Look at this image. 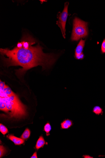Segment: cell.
Instances as JSON below:
<instances>
[{
  "label": "cell",
  "instance_id": "cell-3",
  "mask_svg": "<svg viewBox=\"0 0 105 158\" xmlns=\"http://www.w3.org/2000/svg\"><path fill=\"white\" fill-rule=\"evenodd\" d=\"M69 5V3L68 2L65 3L64 10L62 12H59L57 15L58 20L57 21L56 24L60 28L63 37L65 39L66 38V25L68 16Z\"/></svg>",
  "mask_w": 105,
  "mask_h": 158
},
{
  "label": "cell",
  "instance_id": "cell-18",
  "mask_svg": "<svg viewBox=\"0 0 105 158\" xmlns=\"http://www.w3.org/2000/svg\"><path fill=\"white\" fill-rule=\"evenodd\" d=\"M82 157L84 158H93V157H91L89 155H84L82 156Z\"/></svg>",
  "mask_w": 105,
  "mask_h": 158
},
{
  "label": "cell",
  "instance_id": "cell-15",
  "mask_svg": "<svg viewBox=\"0 0 105 158\" xmlns=\"http://www.w3.org/2000/svg\"><path fill=\"white\" fill-rule=\"evenodd\" d=\"M101 51L102 53H105V39H104L101 45Z\"/></svg>",
  "mask_w": 105,
  "mask_h": 158
},
{
  "label": "cell",
  "instance_id": "cell-20",
  "mask_svg": "<svg viewBox=\"0 0 105 158\" xmlns=\"http://www.w3.org/2000/svg\"></svg>",
  "mask_w": 105,
  "mask_h": 158
},
{
  "label": "cell",
  "instance_id": "cell-2",
  "mask_svg": "<svg viewBox=\"0 0 105 158\" xmlns=\"http://www.w3.org/2000/svg\"><path fill=\"white\" fill-rule=\"evenodd\" d=\"M88 23L76 17L73 20V29L71 37V40L77 41L88 35Z\"/></svg>",
  "mask_w": 105,
  "mask_h": 158
},
{
  "label": "cell",
  "instance_id": "cell-16",
  "mask_svg": "<svg viewBox=\"0 0 105 158\" xmlns=\"http://www.w3.org/2000/svg\"><path fill=\"white\" fill-rule=\"evenodd\" d=\"M70 127L73 125L72 121L69 119H67L64 121Z\"/></svg>",
  "mask_w": 105,
  "mask_h": 158
},
{
  "label": "cell",
  "instance_id": "cell-14",
  "mask_svg": "<svg viewBox=\"0 0 105 158\" xmlns=\"http://www.w3.org/2000/svg\"><path fill=\"white\" fill-rule=\"evenodd\" d=\"M61 125L62 128L64 129H67L70 128V127L66 124L64 121L61 123Z\"/></svg>",
  "mask_w": 105,
  "mask_h": 158
},
{
  "label": "cell",
  "instance_id": "cell-7",
  "mask_svg": "<svg viewBox=\"0 0 105 158\" xmlns=\"http://www.w3.org/2000/svg\"><path fill=\"white\" fill-rule=\"evenodd\" d=\"M45 144V142L42 136H41L39 139L37 141V143L36 145V149H38L42 148Z\"/></svg>",
  "mask_w": 105,
  "mask_h": 158
},
{
  "label": "cell",
  "instance_id": "cell-19",
  "mask_svg": "<svg viewBox=\"0 0 105 158\" xmlns=\"http://www.w3.org/2000/svg\"><path fill=\"white\" fill-rule=\"evenodd\" d=\"M104 156H105V155H99V156H98V157H104Z\"/></svg>",
  "mask_w": 105,
  "mask_h": 158
},
{
  "label": "cell",
  "instance_id": "cell-1",
  "mask_svg": "<svg viewBox=\"0 0 105 158\" xmlns=\"http://www.w3.org/2000/svg\"><path fill=\"white\" fill-rule=\"evenodd\" d=\"M35 40L28 34H24L21 42L12 50L0 49V52L7 58H3L5 66H20L22 68L17 70L18 75H22L30 69L40 65L43 69L50 68L57 59L58 56L53 53H45L39 44L33 46L36 43Z\"/></svg>",
  "mask_w": 105,
  "mask_h": 158
},
{
  "label": "cell",
  "instance_id": "cell-12",
  "mask_svg": "<svg viewBox=\"0 0 105 158\" xmlns=\"http://www.w3.org/2000/svg\"><path fill=\"white\" fill-rule=\"evenodd\" d=\"M0 131L3 135H5L8 132V130L7 128L2 124H0Z\"/></svg>",
  "mask_w": 105,
  "mask_h": 158
},
{
  "label": "cell",
  "instance_id": "cell-8",
  "mask_svg": "<svg viewBox=\"0 0 105 158\" xmlns=\"http://www.w3.org/2000/svg\"><path fill=\"white\" fill-rule=\"evenodd\" d=\"M0 110L3 111L5 112H8V111L7 109L6 104L2 99L0 98Z\"/></svg>",
  "mask_w": 105,
  "mask_h": 158
},
{
  "label": "cell",
  "instance_id": "cell-5",
  "mask_svg": "<svg viewBox=\"0 0 105 158\" xmlns=\"http://www.w3.org/2000/svg\"><path fill=\"white\" fill-rule=\"evenodd\" d=\"M7 137L16 145H19L23 144L24 142V140L21 138H18L12 135H8Z\"/></svg>",
  "mask_w": 105,
  "mask_h": 158
},
{
  "label": "cell",
  "instance_id": "cell-9",
  "mask_svg": "<svg viewBox=\"0 0 105 158\" xmlns=\"http://www.w3.org/2000/svg\"><path fill=\"white\" fill-rule=\"evenodd\" d=\"M93 112L95 114L99 115H102L103 113V109L99 106H95L93 108Z\"/></svg>",
  "mask_w": 105,
  "mask_h": 158
},
{
  "label": "cell",
  "instance_id": "cell-11",
  "mask_svg": "<svg viewBox=\"0 0 105 158\" xmlns=\"http://www.w3.org/2000/svg\"><path fill=\"white\" fill-rule=\"evenodd\" d=\"M44 130L46 133L47 136L50 135V132L51 130V127L50 123H47L45 125Z\"/></svg>",
  "mask_w": 105,
  "mask_h": 158
},
{
  "label": "cell",
  "instance_id": "cell-10",
  "mask_svg": "<svg viewBox=\"0 0 105 158\" xmlns=\"http://www.w3.org/2000/svg\"><path fill=\"white\" fill-rule=\"evenodd\" d=\"M30 131L27 128L24 131V133L21 136V138L24 140L28 138L30 135Z\"/></svg>",
  "mask_w": 105,
  "mask_h": 158
},
{
  "label": "cell",
  "instance_id": "cell-13",
  "mask_svg": "<svg viewBox=\"0 0 105 158\" xmlns=\"http://www.w3.org/2000/svg\"><path fill=\"white\" fill-rule=\"evenodd\" d=\"M6 152V149L5 147H3L2 145H1L0 146V157L1 158Z\"/></svg>",
  "mask_w": 105,
  "mask_h": 158
},
{
  "label": "cell",
  "instance_id": "cell-6",
  "mask_svg": "<svg viewBox=\"0 0 105 158\" xmlns=\"http://www.w3.org/2000/svg\"><path fill=\"white\" fill-rule=\"evenodd\" d=\"M0 89V91L2 92L5 95L7 96H10L14 94L13 92L12 91L11 89L8 86L5 84V87L3 89Z\"/></svg>",
  "mask_w": 105,
  "mask_h": 158
},
{
  "label": "cell",
  "instance_id": "cell-4",
  "mask_svg": "<svg viewBox=\"0 0 105 158\" xmlns=\"http://www.w3.org/2000/svg\"><path fill=\"white\" fill-rule=\"evenodd\" d=\"M85 42V40L81 39L76 48L75 57L77 59L82 60L84 58V55L83 51Z\"/></svg>",
  "mask_w": 105,
  "mask_h": 158
},
{
  "label": "cell",
  "instance_id": "cell-17",
  "mask_svg": "<svg viewBox=\"0 0 105 158\" xmlns=\"http://www.w3.org/2000/svg\"><path fill=\"white\" fill-rule=\"evenodd\" d=\"M31 158H37V152H35L33 155L31 157Z\"/></svg>",
  "mask_w": 105,
  "mask_h": 158
}]
</instances>
